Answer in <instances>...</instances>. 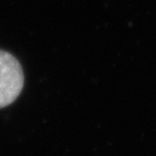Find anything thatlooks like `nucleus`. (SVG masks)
<instances>
[{"mask_svg": "<svg viewBox=\"0 0 156 156\" xmlns=\"http://www.w3.org/2000/svg\"><path fill=\"white\" fill-rule=\"evenodd\" d=\"M24 87L22 65L13 54L0 50V108L13 103Z\"/></svg>", "mask_w": 156, "mask_h": 156, "instance_id": "1", "label": "nucleus"}]
</instances>
